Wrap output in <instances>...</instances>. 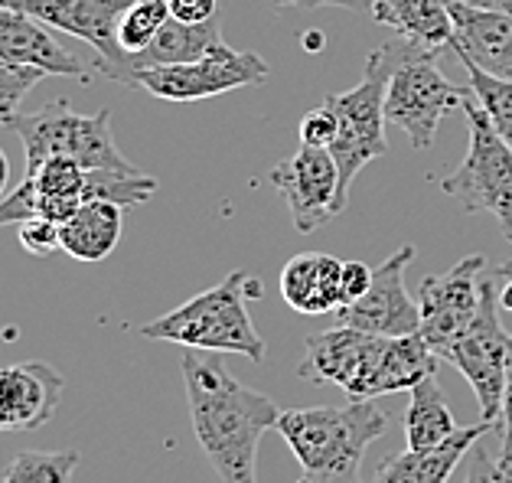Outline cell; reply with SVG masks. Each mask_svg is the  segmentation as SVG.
Here are the masks:
<instances>
[{"mask_svg":"<svg viewBox=\"0 0 512 483\" xmlns=\"http://www.w3.org/2000/svg\"><path fill=\"white\" fill-rule=\"evenodd\" d=\"M183 386L193 431L222 483H258L261 435L278 425V405L235 379L219 353L186 350Z\"/></svg>","mask_w":512,"mask_h":483,"instance_id":"cell-1","label":"cell"},{"mask_svg":"<svg viewBox=\"0 0 512 483\" xmlns=\"http://www.w3.org/2000/svg\"><path fill=\"white\" fill-rule=\"evenodd\" d=\"M389 412L376 399L349 405L291 408L278 415L274 431L301 464L297 483H362V457L389 431Z\"/></svg>","mask_w":512,"mask_h":483,"instance_id":"cell-2","label":"cell"},{"mask_svg":"<svg viewBox=\"0 0 512 483\" xmlns=\"http://www.w3.org/2000/svg\"><path fill=\"white\" fill-rule=\"evenodd\" d=\"M261 297V281L248 271H232L216 288L190 297L177 311L154 317L141 327V337L180 343L186 350L209 353H239L261 363L268 353L265 337L248 317V301Z\"/></svg>","mask_w":512,"mask_h":483,"instance_id":"cell-3","label":"cell"},{"mask_svg":"<svg viewBox=\"0 0 512 483\" xmlns=\"http://www.w3.org/2000/svg\"><path fill=\"white\" fill-rule=\"evenodd\" d=\"M398 63V40L376 46L366 56V69H362V82L349 92H336L323 98L336 115V141L330 144V154L340 167V196L349 203V187L359 177L362 167L372 160L389 154V141H385V92H389L392 69Z\"/></svg>","mask_w":512,"mask_h":483,"instance_id":"cell-4","label":"cell"},{"mask_svg":"<svg viewBox=\"0 0 512 483\" xmlns=\"http://www.w3.org/2000/svg\"><path fill=\"white\" fill-rule=\"evenodd\" d=\"M7 128L23 141L27 173L49 157H72L85 170H124V173L137 170L118 151L108 108H98L95 115H79V111H72L66 98H56V102H46L33 115H23L20 111Z\"/></svg>","mask_w":512,"mask_h":483,"instance_id":"cell-5","label":"cell"},{"mask_svg":"<svg viewBox=\"0 0 512 483\" xmlns=\"http://www.w3.org/2000/svg\"><path fill=\"white\" fill-rule=\"evenodd\" d=\"M460 108L470 125V147L460 167L441 180V190L457 200L464 213H490L512 242V147L493 128L473 92H467Z\"/></svg>","mask_w":512,"mask_h":483,"instance_id":"cell-6","label":"cell"},{"mask_svg":"<svg viewBox=\"0 0 512 483\" xmlns=\"http://www.w3.org/2000/svg\"><path fill=\"white\" fill-rule=\"evenodd\" d=\"M437 56L441 53L398 40V63L385 92V121L402 128L415 151H428L437 125L464 105L470 92V85H457L444 76Z\"/></svg>","mask_w":512,"mask_h":483,"instance_id":"cell-7","label":"cell"},{"mask_svg":"<svg viewBox=\"0 0 512 483\" xmlns=\"http://www.w3.org/2000/svg\"><path fill=\"white\" fill-rule=\"evenodd\" d=\"M493 268L483 275V304L473 327L447 350V363L457 366V373L470 382L473 395L480 402V421H490L499 428L503 418V402L509 389V333L503 330L496 317L499 307V288H496Z\"/></svg>","mask_w":512,"mask_h":483,"instance_id":"cell-8","label":"cell"},{"mask_svg":"<svg viewBox=\"0 0 512 483\" xmlns=\"http://www.w3.org/2000/svg\"><path fill=\"white\" fill-rule=\"evenodd\" d=\"M268 76L271 66L258 53H242V49L219 43L193 63L141 69L134 76V85L164 102H203V98L261 85Z\"/></svg>","mask_w":512,"mask_h":483,"instance_id":"cell-9","label":"cell"},{"mask_svg":"<svg viewBox=\"0 0 512 483\" xmlns=\"http://www.w3.org/2000/svg\"><path fill=\"white\" fill-rule=\"evenodd\" d=\"M486 258L467 255L444 271L421 281L418 288V307H421V337L437 356H447V350L473 327L483 304V275Z\"/></svg>","mask_w":512,"mask_h":483,"instance_id":"cell-10","label":"cell"},{"mask_svg":"<svg viewBox=\"0 0 512 483\" xmlns=\"http://www.w3.org/2000/svg\"><path fill=\"white\" fill-rule=\"evenodd\" d=\"M134 0H27V14L95 49L98 76L134 85L131 56L118 46V23Z\"/></svg>","mask_w":512,"mask_h":483,"instance_id":"cell-11","label":"cell"},{"mask_svg":"<svg viewBox=\"0 0 512 483\" xmlns=\"http://www.w3.org/2000/svg\"><path fill=\"white\" fill-rule=\"evenodd\" d=\"M385 343L389 337H376L349 324L310 333L297 376L307 382H333L349 395V402H366V386L376 373Z\"/></svg>","mask_w":512,"mask_h":483,"instance_id":"cell-12","label":"cell"},{"mask_svg":"<svg viewBox=\"0 0 512 483\" xmlns=\"http://www.w3.org/2000/svg\"><path fill=\"white\" fill-rule=\"evenodd\" d=\"M268 180L287 200L297 232H317L323 222L340 216L346 203L340 196V167L330 147L301 144L294 157L281 160L268 170Z\"/></svg>","mask_w":512,"mask_h":483,"instance_id":"cell-13","label":"cell"},{"mask_svg":"<svg viewBox=\"0 0 512 483\" xmlns=\"http://www.w3.org/2000/svg\"><path fill=\"white\" fill-rule=\"evenodd\" d=\"M415 245H402L372 271L369 291L340 307V324L359 327L376 337H408L421 330V307L405 288V268L415 262Z\"/></svg>","mask_w":512,"mask_h":483,"instance_id":"cell-14","label":"cell"},{"mask_svg":"<svg viewBox=\"0 0 512 483\" xmlns=\"http://www.w3.org/2000/svg\"><path fill=\"white\" fill-rule=\"evenodd\" d=\"M0 59H7L14 66L43 69L46 76L79 79L82 85H92L98 72L85 66L66 46H59V40L46 30L43 20H36L23 7L7 4H0Z\"/></svg>","mask_w":512,"mask_h":483,"instance_id":"cell-15","label":"cell"},{"mask_svg":"<svg viewBox=\"0 0 512 483\" xmlns=\"http://www.w3.org/2000/svg\"><path fill=\"white\" fill-rule=\"evenodd\" d=\"M66 379L49 363H17L0 369V431H33L56 415Z\"/></svg>","mask_w":512,"mask_h":483,"instance_id":"cell-16","label":"cell"},{"mask_svg":"<svg viewBox=\"0 0 512 483\" xmlns=\"http://www.w3.org/2000/svg\"><path fill=\"white\" fill-rule=\"evenodd\" d=\"M454 56L473 59L480 69L512 82V14L486 10L470 0H451Z\"/></svg>","mask_w":512,"mask_h":483,"instance_id":"cell-17","label":"cell"},{"mask_svg":"<svg viewBox=\"0 0 512 483\" xmlns=\"http://www.w3.org/2000/svg\"><path fill=\"white\" fill-rule=\"evenodd\" d=\"M281 297L304 317L340 311L343 301V262L323 252H301L281 271Z\"/></svg>","mask_w":512,"mask_h":483,"instance_id":"cell-18","label":"cell"},{"mask_svg":"<svg viewBox=\"0 0 512 483\" xmlns=\"http://www.w3.org/2000/svg\"><path fill=\"white\" fill-rule=\"evenodd\" d=\"M369 14L411 46L444 53L454 46L451 0H372Z\"/></svg>","mask_w":512,"mask_h":483,"instance_id":"cell-19","label":"cell"},{"mask_svg":"<svg viewBox=\"0 0 512 483\" xmlns=\"http://www.w3.org/2000/svg\"><path fill=\"white\" fill-rule=\"evenodd\" d=\"M121 213H124V206L108 203V200L82 203L76 213L59 226L62 252L85 265L105 262L121 239V222H124Z\"/></svg>","mask_w":512,"mask_h":483,"instance_id":"cell-20","label":"cell"},{"mask_svg":"<svg viewBox=\"0 0 512 483\" xmlns=\"http://www.w3.org/2000/svg\"><path fill=\"white\" fill-rule=\"evenodd\" d=\"M437 356L421 333H408V337H389L382 350V359L366 386V399H379V395L392 392H411L421 379L437 376Z\"/></svg>","mask_w":512,"mask_h":483,"instance_id":"cell-21","label":"cell"},{"mask_svg":"<svg viewBox=\"0 0 512 483\" xmlns=\"http://www.w3.org/2000/svg\"><path fill=\"white\" fill-rule=\"evenodd\" d=\"M222 43L219 17L206 23H183V20H167L160 33L151 40L144 53L131 56V72L137 76L141 69L154 66H177V63H193V59L206 56L212 46Z\"/></svg>","mask_w":512,"mask_h":483,"instance_id":"cell-22","label":"cell"},{"mask_svg":"<svg viewBox=\"0 0 512 483\" xmlns=\"http://www.w3.org/2000/svg\"><path fill=\"white\" fill-rule=\"evenodd\" d=\"M496 425L490 421H480V425H470V428H457L451 438L434 444V448H424V451H411L405 448L402 454H395L392 461H385L398 477H405L408 483H447V477L454 474L457 464L464 461V454L473 451L486 431H493Z\"/></svg>","mask_w":512,"mask_h":483,"instance_id":"cell-23","label":"cell"},{"mask_svg":"<svg viewBox=\"0 0 512 483\" xmlns=\"http://www.w3.org/2000/svg\"><path fill=\"white\" fill-rule=\"evenodd\" d=\"M457 431V421L451 405L444 402V392L437 386V376L421 379L411 389V402L405 412V438L411 451L434 448V444L447 441Z\"/></svg>","mask_w":512,"mask_h":483,"instance_id":"cell-24","label":"cell"},{"mask_svg":"<svg viewBox=\"0 0 512 483\" xmlns=\"http://www.w3.org/2000/svg\"><path fill=\"white\" fill-rule=\"evenodd\" d=\"M457 59H460V66L467 69L470 92L477 95V102L483 105L486 115H490L493 128L503 134V141L512 147V82L499 79V76H493V72H486V69H480L467 56H457Z\"/></svg>","mask_w":512,"mask_h":483,"instance_id":"cell-25","label":"cell"},{"mask_svg":"<svg viewBox=\"0 0 512 483\" xmlns=\"http://www.w3.org/2000/svg\"><path fill=\"white\" fill-rule=\"evenodd\" d=\"M79 451H23L7 467L4 483H72Z\"/></svg>","mask_w":512,"mask_h":483,"instance_id":"cell-26","label":"cell"},{"mask_svg":"<svg viewBox=\"0 0 512 483\" xmlns=\"http://www.w3.org/2000/svg\"><path fill=\"white\" fill-rule=\"evenodd\" d=\"M167 20H170L167 0H134L118 23V46L128 56L144 53Z\"/></svg>","mask_w":512,"mask_h":483,"instance_id":"cell-27","label":"cell"},{"mask_svg":"<svg viewBox=\"0 0 512 483\" xmlns=\"http://www.w3.org/2000/svg\"><path fill=\"white\" fill-rule=\"evenodd\" d=\"M27 180L36 193H59V196H79L85 190V167L72 157H49L40 167L27 173ZM85 203V200H82Z\"/></svg>","mask_w":512,"mask_h":483,"instance_id":"cell-28","label":"cell"},{"mask_svg":"<svg viewBox=\"0 0 512 483\" xmlns=\"http://www.w3.org/2000/svg\"><path fill=\"white\" fill-rule=\"evenodd\" d=\"M46 76L43 69L33 66H14L7 59H0V125H10L20 115L23 98L30 95V89Z\"/></svg>","mask_w":512,"mask_h":483,"instance_id":"cell-29","label":"cell"},{"mask_svg":"<svg viewBox=\"0 0 512 483\" xmlns=\"http://www.w3.org/2000/svg\"><path fill=\"white\" fill-rule=\"evenodd\" d=\"M20 245L30 255H53L59 245V222H49L43 216H33L27 222H20Z\"/></svg>","mask_w":512,"mask_h":483,"instance_id":"cell-30","label":"cell"},{"mask_svg":"<svg viewBox=\"0 0 512 483\" xmlns=\"http://www.w3.org/2000/svg\"><path fill=\"white\" fill-rule=\"evenodd\" d=\"M336 131H340V125H336V115L327 105L310 108L307 115L301 118V144L330 147L336 141Z\"/></svg>","mask_w":512,"mask_h":483,"instance_id":"cell-31","label":"cell"},{"mask_svg":"<svg viewBox=\"0 0 512 483\" xmlns=\"http://www.w3.org/2000/svg\"><path fill=\"white\" fill-rule=\"evenodd\" d=\"M170 17L183 23H206L219 17V0H167Z\"/></svg>","mask_w":512,"mask_h":483,"instance_id":"cell-32","label":"cell"},{"mask_svg":"<svg viewBox=\"0 0 512 483\" xmlns=\"http://www.w3.org/2000/svg\"><path fill=\"white\" fill-rule=\"evenodd\" d=\"M372 284V268L366 262H343V301L353 304ZM343 304V307H346Z\"/></svg>","mask_w":512,"mask_h":483,"instance_id":"cell-33","label":"cell"},{"mask_svg":"<svg viewBox=\"0 0 512 483\" xmlns=\"http://www.w3.org/2000/svg\"><path fill=\"white\" fill-rule=\"evenodd\" d=\"M464 483H506L503 474H499L496 461L490 457V451L480 448V444H473V451H470V467H467Z\"/></svg>","mask_w":512,"mask_h":483,"instance_id":"cell-34","label":"cell"},{"mask_svg":"<svg viewBox=\"0 0 512 483\" xmlns=\"http://www.w3.org/2000/svg\"><path fill=\"white\" fill-rule=\"evenodd\" d=\"M372 0H271V7L287 10V7H301V10H320V7H340V10H369Z\"/></svg>","mask_w":512,"mask_h":483,"instance_id":"cell-35","label":"cell"},{"mask_svg":"<svg viewBox=\"0 0 512 483\" xmlns=\"http://www.w3.org/2000/svg\"><path fill=\"white\" fill-rule=\"evenodd\" d=\"M496 467H499V474H503V480L512 483V438L503 441V454L496 457Z\"/></svg>","mask_w":512,"mask_h":483,"instance_id":"cell-36","label":"cell"},{"mask_svg":"<svg viewBox=\"0 0 512 483\" xmlns=\"http://www.w3.org/2000/svg\"><path fill=\"white\" fill-rule=\"evenodd\" d=\"M499 431H503V441L512 438V379L506 389V402H503V418H499Z\"/></svg>","mask_w":512,"mask_h":483,"instance_id":"cell-37","label":"cell"},{"mask_svg":"<svg viewBox=\"0 0 512 483\" xmlns=\"http://www.w3.org/2000/svg\"><path fill=\"white\" fill-rule=\"evenodd\" d=\"M470 4L486 7V10H499V14H512V0H470Z\"/></svg>","mask_w":512,"mask_h":483,"instance_id":"cell-38","label":"cell"},{"mask_svg":"<svg viewBox=\"0 0 512 483\" xmlns=\"http://www.w3.org/2000/svg\"><path fill=\"white\" fill-rule=\"evenodd\" d=\"M7 187H10V164H7V154L0 151V200L10 193Z\"/></svg>","mask_w":512,"mask_h":483,"instance_id":"cell-39","label":"cell"},{"mask_svg":"<svg viewBox=\"0 0 512 483\" xmlns=\"http://www.w3.org/2000/svg\"><path fill=\"white\" fill-rule=\"evenodd\" d=\"M376 483H408V480H405V477H398L389 464H382V467H379V474H376Z\"/></svg>","mask_w":512,"mask_h":483,"instance_id":"cell-40","label":"cell"},{"mask_svg":"<svg viewBox=\"0 0 512 483\" xmlns=\"http://www.w3.org/2000/svg\"><path fill=\"white\" fill-rule=\"evenodd\" d=\"M493 275H496L499 281H512V258H509V262H503V265H496V268H493Z\"/></svg>","mask_w":512,"mask_h":483,"instance_id":"cell-41","label":"cell"},{"mask_svg":"<svg viewBox=\"0 0 512 483\" xmlns=\"http://www.w3.org/2000/svg\"><path fill=\"white\" fill-rule=\"evenodd\" d=\"M304 46H310V49H320V46H323V36H317V33H314V36H304Z\"/></svg>","mask_w":512,"mask_h":483,"instance_id":"cell-42","label":"cell"},{"mask_svg":"<svg viewBox=\"0 0 512 483\" xmlns=\"http://www.w3.org/2000/svg\"><path fill=\"white\" fill-rule=\"evenodd\" d=\"M0 4H7V7H27V0H0Z\"/></svg>","mask_w":512,"mask_h":483,"instance_id":"cell-43","label":"cell"},{"mask_svg":"<svg viewBox=\"0 0 512 483\" xmlns=\"http://www.w3.org/2000/svg\"><path fill=\"white\" fill-rule=\"evenodd\" d=\"M509 379H512V340H509Z\"/></svg>","mask_w":512,"mask_h":483,"instance_id":"cell-44","label":"cell"}]
</instances>
